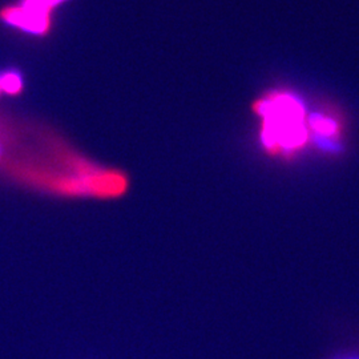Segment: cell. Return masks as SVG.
<instances>
[{
    "instance_id": "1",
    "label": "cell",
    "mask_w": 359,
    "mask_h": 359,
    "mask_svg": "<svg viewBox=\"0 0 359 359\" xmlns=\"http://www.w3.org/2000/svg\"><path fill=\"white\" fill-rule=\"evenodd\" d=\"M256 109L264 116L262 142L271 154L292 156L310 144L306 111L294 93L271 92L257 103Z\"/></svg>"
},
{
    "instance_id": "2",
    "label": "cell",
    "mask_w": 359,
    "mask_h": 359,
    "mask_svg": "<svg viewBox=\"0 0 359 359\" xmlns=\"http://www.w3.org/2000/svg\"><path fill=\"white\" fill-rule=\"evenodd\" d=\"M65 0H20L1 8L0 20L29 35L46 36L51 28V11Z\"/></svg>"
},
{
    "instance_id": "3",
    "label": "cell",
    "mask_w": 359,
    "mask_h": 359,
    "mask_svg": "<svg viewBox=\"0 0 359 359\" xmlns=\"http://www.w3.org/2000/svg\"><path fill=\"white\" fill-rule=\"evenodd\" d=\"M310 144L320 148L322 154H344V117L339 112L323 108L308 117Z\"/></svg>"
},
{
    "instance_id": "4",
    "label": "cell",
    "mask_w": 359,
    "mask_h": 359,
    "mask_svg": "<svg viewBox=\"0 0 359 359\" xmlns=\"http://www.w3.org/2000/svg\"><path fill=\"white\" fill-rule=\"evenodd\" d=\"M1 81H3V90L4 93L8 95H16L23 90V80L22 76L15 71H7L1 74Z\"/></svg>"
},
{
    "instance_id": "5",
    "label": "cell",
    "mask_w": 359,
    "mask_h": 359,
    "mask_svg": "<svg viewBox=\"0 0 359 359\" xmlns=\"http://www.w3.org/2000/svg\"><path fill=\"white\" fill-rule=\"evenodd\" d=\"M332 359H359V354H347V355H344V357H337V358Z\"/></svg>"
},
{
    "instance_id": "6",
    "label": "cell",
    "mask_w": 359,
    "mask_h": 359,
    "mask_svg": "<svg viewBox=\"0 0 359 359\" xmlns=\"http://www.w3.org/2000/svg\"><path fill=\"white\" fill-rule=\"evenodd\" d=\"M4 93V90H3V81H1V74H0V93Z\"/></svg>"
}]
</instances>
